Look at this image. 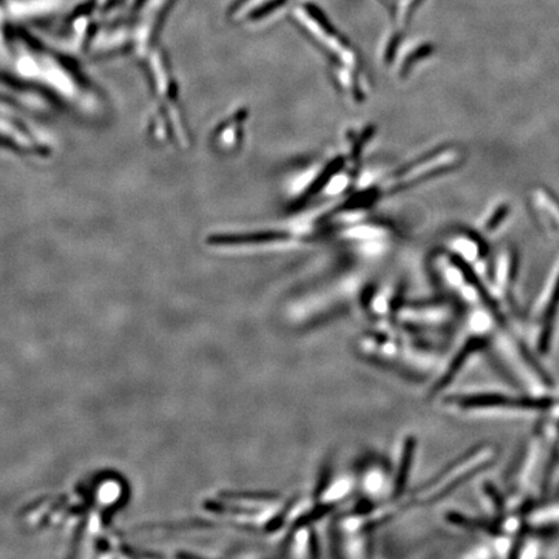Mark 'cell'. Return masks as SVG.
I'll use <instances>...</instances> for the list:
<instances>
[{
    "label": "cell",
    "instance_id": "4",
    "mask_svg": "<svg viewBox=\"0 0 559 559\" xmlns=\"http://www.w3.org/2000/svg\"><path fill=\"white\" fill-rule=\"evenodd\" d=\"M559 308V264L554 274V279L552 286H550V292L547 302V308L544 312V329H543V342L541 345L547 346L548 341L552 338L553 333V323L557 316V310Z\"/></svg>",
    "mask_w": 559,
    "mask_h": 559
},
{
    "label": "cell",
    "instance_id": "6",
    "mask_svg": "<svg viewBox=\"0 0 559 559\" xmlns=\"http://www.w3.org/2000/svg\"><path fill=\"white\" fill-rule=\"evenodd\" d=\"M431 52H433V50H431L428 44H424V46L418 47L417 50L412 51V54H409L406 60H403V63L400 64L399 76L406 77L413 69V66L417 64V61L426 59V57L431 55Z\"/></svg>",
    "mask_w": 559,
    "mask_h": 559
},
{
    "label": "cell",
    "instance_id": "7",
    "mask_svg": "<svg viewBox=\"0 0 559 559\" xmlns=\"http://www.w3.org/2000/svg\"><path fill=\"white\" fill-rule=\"evenodd\" d=\"M407 446L408 447L406 448V452H404L403 455L404 457H403L402 465H400L398 481H396V490L398 491L402 490L404 484H406L408 478V472H409V465H411L413 442H408Z\"/></svg>",
    "mask_w": 559,
    "mask_h": 559
},
{
    "label": "cell",
    "instance_id": "2",
    "mask_svg": "<svg viewBox=\"0 0 559 559\" xmlns=\"http://www.w3.org/2000/svg\"><path fill=\"white\" fill-rule=\"evenodd\" d=\"M532 206L541 226L559 240V201L547 189L538 188L531 195Z\"/></svg>",
    "mask_w": 559,
    "mask_h": 559
},
{
    "label": "cell",
    "instance_id": "5",
    "mask_svg": "<svg viewBox=\"0 0 559 559\" xmlns=\"http://www.w3.org/2000/svg\"><path fill=\"white\" fill-rule=\"evenodd\" d=\"M452 248L455 250L456 257L466 263L479 261L483 258L482 242L475 236L461 235L455 237Z\"/></svg>",
    "mask_w": 559,
    "mask_h": 559
},
{
    "label": "cell",
    "instance_id": "3",
    "mask_svg": "<svg viewBox=\"0 0 559 559\" xmlns=\"http://www.w3.org/2000/svg\"><path fill=\"white\" fill-rule=\"evenodd\" d=\"M512 213L509 202L499 201L486 211L481 220V230L484 235L492 236L501 230Z\"/></svg>",
    "mask_w": 559,
    "mask_h": 559
},
{
    "label": "cell",
    "instance_id": "1",
    "mask_svg": "<svg viewBox=\"0 0 559 559\" xmlns=\"http://www.w3.org/2000/svg\"><path fill=\"white\" fill-rule=\"evenodd\" d=\"M464 161V154L459 148L442 147L430 151L417 160L412 161L403 169L396 171L386 180L385 188L390 192H400L404 189L420 186L430 180L451 173Z\"/></svg>",
    "mask_w": 559,
    "mask_h": 559
}]
</instances>
